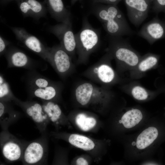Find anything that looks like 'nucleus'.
<instances>
[{
	"label": "nucleus",
	"mask_w": 165,
	"mask_h": 165,
	"mask_svg": "<svg viewBox=\"0 0 165 165\" xmlns=\"http://www.w3.org/2000/svg\"><path fill=\"white\" fill-rule=\"evenodd\" d=\"M156 117H151L135 132L126 134L125 156L132 162L151 159L165 140V125Z\"/></svg>",
	"instance_id": "1"
},
{
	"label": "nucleus",
	"mask_w": 165,
	"mask_h": 165,
	"mask_svg": "<svg viewBox=\"0 0 165 165\" xmlns=\"http://www.w3.org/2000/svg\"><path fill=\"white\" fill-rule=\"evenodd\" d=\"M94 3L91 13L98 19L108 35L123 36L132 34L124 16L117 5Z\"/></svg>",
	"instance_id": "2"
},
{
	"label": "nucleus",
	"mask_w": 165,
	"mask_h": 165,
	"mask_svg": "<svg viewBox=\"0 0 165 165\" xmlns=\"http://www.w3.org/2000/svg\"><path fill=\"white\" fill-rule=\"evenodd\" d=\"M100 34V30L93 28L87 17H84L81 30L75 34L76 52L78 55L77 64L87 63L91 54L99 46L101 41Z\"/></svg>",
	"instance_id": "3"
},
{
	"label": "nucleus",
	"mask_w": 165,
	"mask_h": 165,
	"mask_svg": "<svg viewBox=\"0 0 165 165\" xmlns=\"http://www.w3.org/2000/svg\"><path fill=\"white\" fill-rule=\"evenodd\" d=\"M108 35V45L106 51L111 54L118 65L135 68L141 58L139 54L122 36Z\"/></svg>",
	"instance_id": "4"
},
{
	"label": "nucleus",
	"mask_w": 165,
	"mask_h": 165,
	"mask_svg": "<svg viewBox=\"0 0 165 165\" xmlns=\"http://www.w3.org/2000/svg\"><path fill=\"white\" fill-rule=\"evenodd\" d=\"M113 58L108 52L97 63L82 73V75L93 82L104 86L114 83L117 81L116 73L111 65Z\"/></svg>",
	"instance_id": "5"
},
{
	"label": "nucleus",
	"mask_w": 165,
	"mask_h": 165,
	"mask_svg": "<svg viewBox=\"0 0 165 165\" xmlns=\"http://www.w3.org/2000/svg\"><path fill=\"white\" fill-rule=\"evenodd\" d=\"M48 61L62 78L70 75L75 69L72 58L60 44L49 47Z\"/></svg>",
	"instance_id": "6"
},
{
	"label": "nucleus",
	"mask_w": 165,
	"mask_h": 165,
	"mask_svg": "<svg viewBox=\"0 0 165 165\" xmlns=\"http://www.w3.org/2000/svg\"><path fill=\"white\" fill-rule=\"evenodd\" d=\"M49 30L58 39L63 49L73 58L76 53V44L72 23H61L50 27Z\"/></svg>",
	"instance_id": "7"
},
{
	"label": "nucleus",
	"mask_w": 165,
	"mask_h": 165,
	"mask_svg": "<svg viewBox=\"0 0 165 165\" xmlns=\"http://www.w3.org/2000/svg\"><path fill=\"white\" fill-rule=\"evenodd\" d=\"M0 148L3 157L8 161L15 162L22 157L23 150L22 143L8 132H2L1 134Z\"/></svg>",
	"instance_id": "8"
},
{
	"label": "nucleus",
	"mask_w": 165,
	"mask_h": 165,
	"mask_svg": "<svg viewBox=\"0 0 165 165\" xmlns=\"http://www.w3.org/2000/svg\"><path fill=\"white\" fill-rule=\"evenodd\" d=\"M11 29L18 40L29 49L48 61L49 47L46 46L37 38L28 33L24 28L13 27Z\"/></svg>",
	"instance_id": "9"
},
{
	"label": "nucleus",
	"mask_w": 165,
	"mask_h": 165,
	"mask_svg": "<svg viewBox=\"0 0 165 165\" xmlns=\"http://www.w3.org/2000/svg\"><path fill=\"white\" fill-rule=\"evenodd\" d=\"M36 123L41 132L45 130L50 121L42 104L35 101H15Z\"/></svg>",
	"instance_id": "10"
},
{
	"label": "nucleus",
	"mask_w": 165,
	"mask_h": 165,
	"mask_svg": "<svg viewBox=\"0 0 165 165\" xmlns=\"http://www.w3.org/2000/svg\"><path fill=\"white\" fill-rule=\"evenodd\" d=\"M127 14L134 26L140 25L146 19L152 4L148 0H124Z\"/></svg>",
	"instance_id": "11"
},
{
	"label": "nucleus",
	"mask_w": 165,
	"mask_h": 165,
	"mask_svg": "<svg viewBox=\"0 0 165 165\" xmlns=\"http://www.w3.org/2000/svg\"><path fill=\"white\" fill-rule=\"evenodd\" d=\"M77 102L82 105H87L93 97L107 95L108 90L102 86H99L88 82L80 83L75 90Z\"/></svg>",
	"instance_id": "12"
},
{
	"label": "nucleus",
	"mask_w": 165,
	"mask_h": 165,
	"mask_svg": "<svg viewBox=\"0 0 165 165\" xmlns=\"http://www.w3.org/2000/svg\"><path fill=\"white\" fill-rule=\"evenodd\" d=\"M138 34L152 44L165 37V22L156 17L144 24Z\"/></svg>",
	"instance_id": "13"
},
{
	"label": "nucleus",
	"mask_w": 165,
	"mask_h": 165,
	"mask_svg": "<svg viewBox=\"0 0 165 165\" xmlns=\"http://www.w3.org/2000/svg\"><path fill=\"white\" fill-rule=\"evenodd\" d=\"M46 152L45 147L42 143L36 141L31 142L23 151V161L27 165L40 163L45 158Z\"/></svg>",
	"instance_id": "14"
},
{
	"label": "nucleus",
	"mask_w": 165,
	"mask_h": 165,
	"mask_svg": "<svg viewBox=\"0 0 165 165\" xmlns=\"http://www.w3.org/2000/svg\"><path fill=\"white\" fill-rule=\"evenodd\" d=\"M45 2L51 16L57 21L72 23L71 13L65 8L62 0H46Z\"/></svg>",
	"instance_id": "15"
},
{
	"label": "nucleus",
	"mask_w": 165,
	"mask_h": 165,
	"mask_svg": "<svg viewBox=\"0 0 165 165\" xmlns=\"http://www.w3.org/2000/svg\"><path fill=\"white\" fill-rule=\"evenodd\" d=\"M19 9L24 16L38 19L45 16L47 9L41 3L36 0H18Z\"/></svg>",
	"instance_id": "16"
},
{
	"label": "nucleus",
	"mask_w": 165,
	"mask_h": 165,
	"mask_svg": "<svg viewBox=\"0 0 165 165\" xmlns=\"http://www.w3.org/2000/svg\"><path fill=\"white\" fill-rule=\"evenodd\" d=\"M9 67L27 68L31 64L30 58L24 52L15 48L8 50L6 54Z\"/></svg>",
	"instance_id": "17"
},
{
	"label": "nucleus",
	"mask_w": 165,
	"mask_h": 165,
	"mask_svg": "<svg viewBox=\"0 0 165 165\" xmlns=\"http://www.w3.org/2000/svg\"><path fill=\"white\" fill-rule=\"evenodd\" d=\"M62 88L60 83L54 82L44 88L30 89L32 95L44 101H52L57 96Z\"/></svg>",
	"instance_id": "18"
},
{
	"label": "nucleus",
	"mask_w": 165,
	"mask_h": 165,
	"mask_svg": "<svg viewBox=\"0 0 165 165\" xmlns=\"http://www.w3.org/2000/svg\"><path fill=\"white\" fill-rule=\"evenodd\" d=\"M160 57L158 55L149 53L141 58L135 68L140 73H144L157 65Z\"/></svg>",
	"instance_id": "19"
},
{
	"label": "nucleus",
	"mask_w": 165,
	"mask_h": 165,
	"mask_svg": "<svg viewBox=\"0 0 165 165\" xmlns=\"http://www.w3.org/2000/svg\"><path fill=\"white\" fill-rule=\"evenodd\" d=\"M42 104L50 121L58 124L62 114L59 105L52 101H45Z\"/></svg>",
	"instance_id": "20"
},
{
	"label": "nucleus",
	"mask_w": 165,
	"mask_h": 165,
	"mask_svg": "<svg viewBox=\"0 0 165 165\" xmlns=\"http://www.w3.org/2000/svg\"><path fill=\"white\" fill-rule=\"evenodd\" d=\"M69 142L75 147L85 150H90L94 148L95 145L90 138L84 136L72 134L68 138Z\"/></svg>",
	"instance_id": "21"
},
{
	"label": "nucleus",
	"mask_w": 165,
	"mask_h": 165,
	"mask_svg": "<svg viewBox=\"0 0 165 165\" xmlns=\"http://www.w3.org/2000/svg\"><path fill=\"white\" fill-rule=\"evenodd\" d=\"M0 101L6 102L12 100L15 101L18 99L13 94L9 83L1 75H0Z\"/></svg>",
	"instance_id": "22"
},
{
	"label": "nucleus",
	"mask_w": 165,
	"mask_h": 165,
	"mask_svg": "<svg viewBox=\"0 0 165 165\" xmlns=\"http://www.w3.org/2000/svg\"><path fill=\"white\" fill-rule=\"evenodd\" d=\"M75 122L79 128L84 131H87L92 129L96 123L94 118L88 117L84 113L78 114L76 117Z\"/></svg>",
	"instance_id": "23"
},
{
	"label": "nucleus",
	"mask_w": 165,
	"mask_h": 165,
	"mask_svg": "<svg viewBox=\"0 0 165 165\" xmlns=\"http://www.w3.org/2000/svg\"><path fill=\"white\" fill-rule=\"evenodd\" d=\"M132 97L139 101H145L149 100L153 95L142 86L138 85L133 86L130 91Z\"/></svg>",
	"instance_id": "24"
},
{
	"label": "nucleus",
	"mask_w": 165,
	"mask_h": 165,
	"mask_svg": "<svg viewBox=\"0 0 165 165\" xmlns=\"http://www.w3.org/2000/svg\"><path fill=\"white\" fill-rule=\"evenodd\" d=\"M54 82L43 76H37L30 80L29 85L30 89L42 88L47 87Z\"/></svg>",
	"instance_id": "25"
},
{
	"label": "nucleus",
	"mask_w": 165,
	"mask_h": 165,
	"mask_svg": "<svg viewBox=\"0 0 165 165\" xmlns=\"http://www.w3.org/2000/svg\"><path fill=\"white\" fill-rule=\"evenodd\" d=\"M152 4V9L154 12L165 13V0H153Z\"/></svg>",
	"instance_id": "26"
},
{
	"label": "nucleus",
	"mask_w": 165,
	"mask_h": 165,
	"mask_svg": "<svg viewBox=\"0 0 165 165\" xmlns=\"http://www.w3.org/2000/svg\"><path fill=\"white\" fill-rule=\"evenodd\" d=\"M9 44V42L6 41L1 35L0 36V53L1 55L6 52V49Z\"/></svg>",
	"instance_id": "27"
},
{
	"label": "nucleus",
	"mask_w": 165,
	"mask_h": 165,
	"mask_svg": "<svg viewBox=\"0 0 165 165\" xmlns=\"http://www.w3.org/2000/svg\"><path fill=\"white\" fill-rule=\"evenodd\" d=\"M122 0H91L94 3H100L106 4L117 5Z\"/></svg>",
	"instance_id": "28"
},
{
	"label": "nucleus",
	"mask_w": 165,
	"mask_h": 165,
	"mask_svg": "<svg viewBox=\"0 0 165 165\" xmlns=\"http://www.w3.org/2000/svg\"><path fill=\"white\" fill-rule=\"evenodd\" d=\"M76 164L78 165H87L88 163L87 161L83 158H79L76 160Z\"/></svg>",
	"instance_id": "29"
},
{
	"label": "nucleus",
	"mask_w": 165,
	"mask_h": 165,
	"mask_svg": "<svg viewBox=\"0 0 165 165\" xmlns=\"http://www.w3.org/2000/svg\"><path fill=\"white\" fill-rule=\"evenodd\" d=\"M77 0H71V4L73 5L74 4Z\"/></svg>",
	"instance_id": "30"
},
{
	"label": "nucleus",
	"mask_w": 165,
	"mask_h": 165,
	"mask_svg": "<svg viewBox=\"0 0 165 165\" xmlns=\"http://www.w3.org/2000/svg\"><path fill=\"white\" fill-rule=\"evenodd\" d=\"M152 4L153 0H148Z\"/></svg>",
	"instance_id": "31"
},
{
	"label": "nucleus",
	"mask_w": 165,
	"mask_h": 165,
	"mask_svg": "<svg viewBox=\"0 0 165 165\" xmlns=\"http://www.w3.org/2000/svg\"><path fill=\"white\" fill-rule=\"evenodd\" d=\"M5 0V2H8V1H11L12 0Z\"/></svg>",
	"instance_id": "32"
},
{
	"label": "nucleus",
	"mask_w": 165,
	"mask_h": 165,
	"mask_svg": "<svg viewBox=\"0 0 165 165\" xmlns=\"http://www.w3.org/2000/svg\"></svg>",
	"instance_id": "33"
}]
</instances>
